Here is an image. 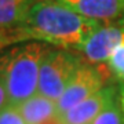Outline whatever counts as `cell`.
Instances as JSON below:
<instances>
[{
	"instance_id": "6da1fadb",
	"label": "cell",
	"mask_w": 124,
	"mask_h": 124,
	"mask_svg": "<svg viewBox=\"0 0 124 124\" xmlns=\"http://www.w3.org/2000/svg\"><path fill=\"white\" fill-rule=\"evenodd\" d=\"M99 26V21L80 15L59 0H37L18 29L23 40L36 39L62 48H80Z\"/></svg>"
},
{
	"instance_id": "7a4b0ae2",
	"label": "cell",
	"mask_w": 124,
	"mask_h": 124,
	"mask_svg": "<svg viewBox=\"0 0 124 124\" xmlns=\"http://www.w3.org/2000/svg\"><path fill=\"white\" fill-rule=\"evenodd\" d=\"M48 47L29 43L13 47L0 55V77L4 83L8 105L18 106L33 97L39 87L40 66Z\"/></svg>"
},
{
	"instance_id": "3957f363",
	"label": "cell",
	"mask_w": 124,
	"mask_h": 124,
	"mask_svg": "<svg viewBox=\"0 0 124 124\" xmlns=\"http://www.w3.org/2000/svg\"><path fill=\"white\" fill-rule=\"evenodd\" d=\"M83 62L66 50L48 48L41 61L37 93L58 101Z\"/></svg>"
},
{
	"instance_id": "277c9868",
	"label": "cell",
	"mask_w": 124,
	"mask_h": 124,
	"mask_svg": "<svg viewBox=\"0 0 124 124\" xmlns=\"http://www.w3.org/2000/svg\"><path fill=\"white\" fill-rule=\"evenodd\" d=\"M103 84H105V76L102 73V69L81 63L79 69L75 72L61 98L57 101L58 115L98 93L99 90L103 88Z\"/></svg>"
},
{
	"instance_id": "5b68a950",
	"label": "cell",
	"mask_w": 124,
	"mask_h": 124,
	"mask_svg": "<svg viewBox=\"0 0 124 124\" xmlns=\"http://www.w3.org/2000/svg\"><path fill=\"white\" fill-rule=\"evenodd\" d=\"M121 41H124V21L120 23H109L105 26L101 25L79 50L90 62L103 63L108 62L113 50Z\"/></svg>"
},
{
	"instance_id": "8992f818",
	"label": "cell",
	"mask_w": 124,
	"mask_h": 124,
	"mask_svg": "<svg viewBox=\"0 0 124 124\" xmlns=\"http://www.w3.org/2000/svg\"><path fill=\"white\" fill-rule=\"evenodd\" d=\"M115 98L116 94L113 88H102L58 115L55 119L59 124H91Z\"/></svg>"
},
{
	"instance_id": "52a82bcc",
	"label": "cell",
	"mask_w": 124,
	"mask_h": 124,
	"mask_svg": "<svg viewBox=\"0 0 124 124\" xmlns=\"http://www.w3.org/2000/svg\"><path fill=\"white\" fill-rule=\"evenodd\" d=\"M73 11L95 21H115L124 17V0H59Z\"/></svg>"
},
{
	"instance_id": "ba28073f",
	"label": "cell",
	"mask_w": 124,
	"mask_h": 124,
	"mask_svg": "<svg viewBox=\"0 0 124 124\" xmlns=\"http://www.w3.org/2000/svg\"><path fill=\"white\" fill-rule=\"evenodd\" d=\"M18 110L28 124H44L57 117V101L36 93L18 105Z\"/></svg>"
},
{
	"instance_id": "9c48e42d",
	"label": "cell",
	"mask_w": 124,
	"mask_h": 124,
	"mask_svg": "<svg viewBox=\"0 0 124 124\" xmlns=\"http://www.w3.org/2000/svg\"><path fill=\"white\" fill-rule=\"evenodd\" d=\"M37 0H0V29L21 26Z\"/></svg>"
},
{
	"instance_id": "30bf717a",
	"label": "cell",
	"mask_w": 124,
	"mask_h": 124,
	"mask_svg": "<svg viewBox=\"0 0 124 124\" xmlns=\"http://www.w3.org/2000/svg\"><path fill=\"white\" fill-rule=\"evenodd\" d=\"M91 124H124V110L119 99L115 98Z\"/></svg>"
},
{
	"instance_id": "8fae6325",
	"label": "cell",
	"mask_w": 124,
	"mask_h": 124,
	"mask_svg": "<svg viewBox=\"0 0 124 124\" xmlns=\"http://www.w3.org/2000/svg\"><path fill=\"white\" fill-rule=\"evenodd\" d=\"M109 69L113 75L124 81V41H121L110 54V57L108 59Z\"/></svg>"
},
{
	"instance_id": "7c38bea8",
	"label": "cell",
	"mask_w": 124,
	"mask_h": 124,
	"mask_svg": "<svg viewBox=\"0 0 124 124\" xmlns=\"http://www.w3.org/2000/svg\"><path fill=\"white\" fill-rule=\"evenodd\" d=\"M0 124H28L17 106L7 105L0 110Z\"/></svg>"
},
{
	"instance_id": "4fadbf2b",
	"label": "cell",
	"mask_w": 124,
	"mask_h": 124,
	"mask_svg": "<svg viewBox=\"0 0 124 124\" xmlns=\"http://www.w3.org/2000/svg\"><path fill=\"white\" fill-rule=\"evenodd\" d=\"M22 33L19 32L18 28H13V29H0V50H3L4 47L13 44L15 41H22Z\"/></svg>"
},
{
	"instance_id": "5bb4252c",
	"label": "cell",
	"mask_w": 124,
	"mask_h": 124,
	"mask_svg": "<svg viewBox=\"0 0 124 124\" xmlns=\"http://www.w3.org/2000/svg\"><path fill=\"white\" fill-rule=\"evenodd\" d=\"M8 105V97H7V91H6L4 83L0 77V110Z\"/></svg>"
},
{
	"instance_id": "9a60e30c",
	"label": "cell",
	"mask_w": 124,
	"mask_h": 124,
	"mask_svg": "<svg viewBox=\"0 0 124 124\" xmlns=\"http://www.w3.org/2000/svg\"><path fill=\"white\" fill-rule=\"evenodd\" d=\"M119 102L120 105H121V108H123L124 110V84L120 87V93H119Z\"/></svg>"
},
{
	"instance_id": "2e32d148",
	"label": "cell",
	"mask_w": 124,
	"mask_h": 124,
	"mask_svg": "<svg viewBox=\"0 0 124 124\" xmlns=\"http://www.w3.org/2000/svg\"><path fill=\"white\" fill-rule=\"evenodd\" d=\"M44 124H59V123H58L57 119H53V120H50V121H47V123H44Z\"/></svg>"
}]
</instances>
